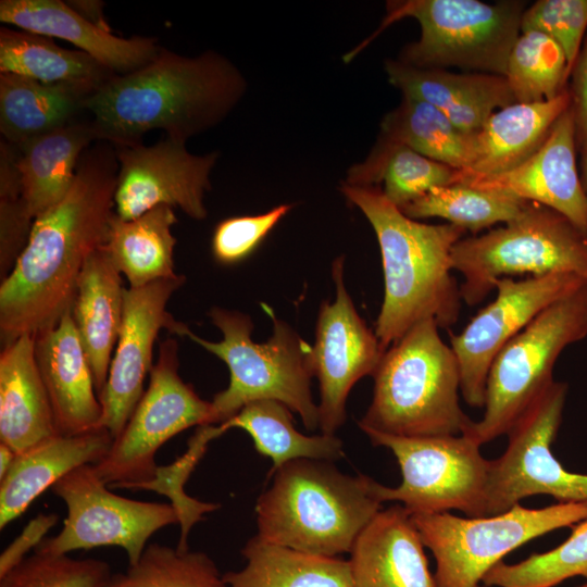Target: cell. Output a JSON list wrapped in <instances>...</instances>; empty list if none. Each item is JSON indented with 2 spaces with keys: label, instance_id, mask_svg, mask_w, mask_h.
<instances>
[{
  "label": "cell",
  "instance_id": "cell-1",
  "mask_svg": "<svg viewBox=\"0 0 587 587\" xmlns=\"http://www.w3.org/2000/svg\"><path fill=\"white\" fill-rule=\"evenodd\" d=\"M117 174L115 147L96 141L82 154L66 195L34 221L25 249L1 280L2 346L53 327L71 311L87 258L107 240Z\"/></svg>",
  "mask_w": 587,
  "mask_h": 587
},
{
  "label": "cell",
  "instance_id": "cell-2",
  "mask_svg": "<svg viewBox=\"0 0 587 587\" xmlns=\"http://www.w3.org/2000/svg\"><path fill=\"white\" fill-rule=\"evenodd\" d=\"M247 88L225 57H187L161 48L147 65L114 75L85 101L98 140L114 147L141 143L150 130L186 142L221 123Z\"/></svg>",
  "mask_w": 587,
  "mask_h": 587
},
{
  "label": "cell",
  "instance_id": "cell-3",
  "mask_svg": "<svg viewBox=\"0 0 587 587\" xmlns=\"http://www.w3.org/2000/svg\"><path fill=\"white\" fill-rule=\"evenodd\" d=\"M365 215L376 235L384 272V300L375 334L384 351L422 321L449 328L460 315L462 296L452 275L451 253L466 230L408 217L376 186L339 187Z\"/></svg>",
  "mask_w": 587,
  "mask_h": 587
},
{
  "label": "cell",
  "instance_id": "cell-4",
  "mask_svg": "<svg viewBox=\"0 0 587 587\" xmlns=\"http://www.w3.org/2000/svg\"><path fill=\"white\" fill-rule=\"evenodd\" d=\"M255 503L257 536L323 557L349 553L382 510L376 480L344 474L333 462L292 460L267 475Z\"/></svg>",
  "mask_w": 587,
  "mask_h": 587
},
{
  "label": "cell",
  "instance_id": "cell-5",
  "mask_svg": "<svg viewBox=\"0 0 587 587\" xmlns=\"http://www.w3.org/2000/svg\"><path fill=\"white\" fill-rule=\"evenodd\" d=\"M433 320L414 325L383 354L373 374L362 430L402 437L461 435L472 424L459 401L457 357Z\"/></svg>",
  "mask_w": 587,
  "mask_h": 587
},
{
  "label": "cell",
  "instance_id": "cell-6",
  "mask_svg": "<svg viewBox=\"0 0 587 587\" xmlns=\"http://www.w3.org/2000/svg\"><path fill=\"white\" fill-rule=\"evenodd\" d=\"M267 312L273 334L263 344L251 338L250 316L218 307L212 308L209 316L223 335L221 341L205 340L190 329L186 334L229 370L227 388L211 401L213 424L229 420L248 403L276 400L298 413L308 430H314L319 427V409L311 392V346L286 322Z\"/></svg>",
  "mask_w": 587,
  "mask_h": 587
},
{
  "label": "cell",
  "instance_id": "cell-7",
  "mask_svg": "<svg viewBox=\"0 0 587 587\" xmlns=\"http://www.w3.org/2000/svg\"><path fill=\"white\" fill-rule=\"evenodd\" d=\"M452 268L462 274V300L483 301L498 279L569 273L587 280V236L561 213L528 201L502 227L459 240Z\"/></svg>",
  "mask_w": 587,
  "mask_h": 587
},
{
  "label": "cell",
  "instance_id": "cell-8",
  "mask_svg": "<svg viewBox=\"0 0 587 587\" xmlns=\"http://www.w3.org/2000/svg\"><path fill=\"white\" fill-rule=\"evenodd\" d=\"M587 337V282L540 312L494 359L484 414L463 433L479 446L507 435L553 383L562 351Z\"/></svg>",
  "mask_w": 587,
  "mask_h": 587
},
{
  "label": "cell",
  "instance_id": "cell-9",
  "mask_svg": "<svg viewBox=\"0 0 587 587\" xmlns=\"http://www.w3.org/2000/svg\"><path fill=\"white\" fill-rule=\"evenodd\" d=\"M524 11L521 1H389L383 27L403 17L419 22V40L400 52L398 61L403 64L419 68L457 66L504 76Z\"/></svg>",
  "mask_w": 587,
  "mask_h": 587
},
{
  "label": "cell",
  "instance_id": "cell-10",
  "mask_svg": "<svg viewBox=\"0 0 587 587\" xmlns=\"http://www.w3.org/2000/svg\"><path fill=\"white\" fill-rule=\"evenodd\" d=\"M411 516L435 558L436 587H485V575L511 551L587 520V501L541 509L516 504L484 517H461L450 512Z\"/></svg>",
  "mask_w": 587,
  "mask_h": 587
},
{
  "label": "cell",
  "instance_id": "cell-11",
  "mask_svg": "<svg viewBox=\"0 0 587 587\" xmlns=\"http://www.w3.org/2000/svg\"><path fill=\"white\" fill-rule=\"evenodd\" d=\"M178 367L177 341L167 337L159 346L148 387L124 429L93 464L110 488L138 490L155 477V454L167 440L192 426L213 424L211 401L183 380Z\"/></svg>",
  "mask_w": 587,
  "mask_h": 587
},
{
  "label": "cell",
  "instance_id": "cell-12",
  "mask_svg": "<svg viewBox=\"0 0 587 587\" xmlns=\"http://www.w3.org/2000/svg\"><path fill=\"white\" fill-rule=\"evenodd\" d=\"M374 446L389 449L401 472L398 487L378 485L383 502L397 501L411 514L458 510L467 517L485 516L490 460L464 434L402 437L363 430Z\"/></svg>",
  "mask_w": 587,
  "mask_h": 587
},
{
  "label": "cell",
  "instance_id": "cell-13",
  "mask_svg": "<svg viewBox=\"0 0 587 587\" xmlns=\"http://www.w3.org/2000/svg\"><path fill=\"white\" fill-rule=\"evenodd\" d=\"M567 390L566 383L553 380L508 432L505 451L490 460L485 516L507 512L533 496H550L558 503L587 501V475L567 471L551 450Z\"/></svg>",
  "mask_w": 587,
  "mask_h": 587
},
{
  "label": "cell",
  "instance_id": "cell-14",
  "mask_svg": "<svg viewBox=\"0 0 587 587\" xmlns=\"http://www.w3.org/2000/svg\"><path fill=\"white\" fill-rule=\"evenodd\" d=\"M99 477L92 464L82 465L52 487L66 507L61 530L46 538L35 551L67 554L98 547H120L136 563L158 530L178 524L171 503L118 496Z\"/></svg>",
  "mask_w": 587,
  "mask_h": 587
},
{
  "label": "cell",
  "instance_id": "cell-15",
  "mask_svg": "<svg viewBox=\"0 0 587 587\" xmlns=\"http://www.w3.org/2000/svg\"><path fill=\"white\" fill-rule=\"evenodd\" d=\"M586 282L569 273L496 282V298L461 333L450 336L461 395L469 405L484 408L489 370L500 350L547 307Z\"/></svg>",
  "mask_w": 587,
  "mask_h": 587
},
{
  "label": "cell",
  "instance_id": "cell-16",
  "mask_svg": "<svg viewBox=\"0 0 587 587\" xmlns=\"http://www.w3.org/2000/svg\"><path fill=\"white\" fill-rule=\"evenodd\" d=\"M344 271L345 258L338 257L332 265L336 297L333 302H322L311 346L312 372L321 394L319 428L328 435H335L346 421L351 388L362 377L373 376L385 353L375 330L359 315Z\"/></svg>",
  "mask_w": 587,
  "mask_h": 587
},
{
  "label": "cell",
  "instance_id": "cell-17",
  "mask_svg": "<svg viewBox=\"0 0 587 587\" xmlns=\"http://www.w3.org/2000/svg\"><path fill=\"white\" fill-rule=\"evenodd\" d=\"M185 143L165 137L152 146L115 147L114 210L118 217L133 220L160 205L179 208L193 220L208 216L204 196L211 189L210 174L220 153L192 154Z\"/></svg>",
  "mask_w": 587,
  "mask_h": 587
},
{
  "label": "cell",
  "instance_id": "cell-18",
  "mask_svg": "<svg viewBox=\"0 0 587 587\" xmlns=\"http://www.w3.org/2000/svg\"><path fill=\"white\" fill-rule=\"evenodd\" d=\"M178 275L124 290L123 321L105 386L99 396L100 426L113 438L124 429L145 392V380L153 366V347L163 328L186 336L189 330L166 311L172 295L184 285Z\"/></svg>",
  "mask_w": 587,
  "mask_h": 587
},
{
  "label": "cell",
  "instance_id": "cell-19",
  "mask_svg": "<svg viewBox=\"0 0 587 587\" xmlns=\"http://www.w3.org/2000/svg\"><path fill=\"white\" fill-rule=\"evenodd\" d=\"M576 150L575 125L569 107L541 147L525 162L505 173L465 184L548 207L587 236V191L578 175Z\"/></svg>",
  "mask_w": 587,
  "mask_h": 587
},
{
  "label": "cell",
  "instance_id": "cell-20",
  "mask_svg": "<svg viewBox=\"0 0 587 587\" xmlns=\"http://www.w3.org/2000/svg\"><path fill=\"white\" fill-rule=\"evenodd\" d=\"M34 338L58 433L71 436L100 428L102 405L71 311Z\"/></svg>",
  "mask_w": 587,
  "mask_h": 587
},
{
  "label": "cell",
  "instance_id": "cell-21",
  "mask_svg": "<svg viewBox=\"0 0 587 587\" xmlns=\"http://www.w3.org/2000/svg\"><path fill=\"white\" fill-rule=\"evenodd\" d=\"M0 21L74 45L117 75L134 72L160 52L152 37L123 38L87 21L61 0H1Z\"/></svg>",
  "mask_w": 587,
  "mask_h": 587
},
{
  "label": "cell",
  "instance_id": "cell-22",
  "mask_svg": "<svg viewBox=\"0 0 587 587\" xmlns=\"http://www.w3.org/2000/svg\"><path fill=\"white\" fill-rule=\"evenodd\" d=\"M424 547L403 505L380 510L349 552L352 587H436Z\"/></svg>",
  "mask_w": 587,
  "mask_h": 587
},
{
  "label": "cell",
  "instance_id": "cell-23",
  "mask_svg": "<svg viewBox=\"0 0 587 587\" xmlns=\"http://www.w3.org/2000/svg\"><path fill=\"white\" fill-rule=\"evenodd\" d=\"M385 70L403 96L430 103L470 135L478 133L496 111L516 102L501 75L419 68L398 60H387Z\"/></svg>",
  "mask_w": 587,
  "mask_h": 587
},
{
  "label": "cell",
  "instance_id": "cell-24",
  "mask_svg": "<svg viewBox=\"0 0 587 587\" xmlns=\"http://www.w3.org/2000/svg\"><path fill=\"white\" fill-rule=\"evenodd\" d=\"M114 438L103 427L78 434L55 435L20 452L0 480V529L22 515L45 490L73 470L96 464Z\"/></svg>",
  "mask_w": 587,
  "mask_h": 587
},
{
  "label": "cell",
  "instance_id": "cell-25",
  "mask_svg": "<svg viewBox=\"0 0 587 587\" xmlns=\"http://www.w3.org/2000/svg\"><path fill=\"white\" fill-rule=\"evenodd\" d=\"M571 103L569 88L554 99L515 102L496 111L474 135L471 165L458 171L454 184L505 173L530 158L545 142Z\"/></svg>",
  "mask_w": 587,
  "mask_h": 587
},
{
  "label": "cell",
  "instance_id": "cell-26",
  "mask_svg": "<svg viewBox=\"0 0 587 587\" xmlns=\"http://www.w3.org/2000/svg\"><path fill=\"white\" fill-rule=\"evenodd\" d=\"M2 347L0 442L20 453L59 433L36 363L34 335H23Z\"/></svg>",
  "mask_w": 587,
  "mask_h": 587
},
{
  "label": "cell",
  "instance_id": "cell-27",
  "mask_svg": "<svg viewBox=\"0 0 587 587\" xmlns=\"http://www.w3.org/2000/svg\"><path fill=\"white\" fill-rule=\"evenodd\" d=\"M122 274L99 248L86 260L71 308L98 397L101 395L117 342L124 309Z\"/></svg>",
  "mask_w": 587,
  "mask_h": 587
},
{
  "label": "cell",
  "instance_id": "cell-28",
  "mask_svg": "<svg viewBox=\"0 0 587 587\" xmlns=\"http://www.w3.org/2000/svg\"><path fill=\"white\" fill-rule=\"evenodd\" d=\"M98 141L90 122L75 121L17 148L23 197L36 220L70 190L82 154Z\"/></svg>",
  "mask_w": 587,
  "mask_h": 587
},
{
  "label": "cell",
  "instance_id": "cell-29",
  "mask_svg": "<svg viewBox=\"0 0 587 587\" xmlns=\"http://www.w3.org/2000/svg\"><path fill=\"white\" fill-rule=\"evenodd\" d=\"M90 91L71 85L45 84L25 76L0 73V133L21 147L73 122Z\"/></svg>",
  "mask_w": 587,
  "mask_h": 587
},
{
  "label": "cell",
  "instance_id": "cell-30",
  "mask_svg": "<svg viewBox=\"0 0 587 587\" xmlns=\"http://www.w3.org/2000/svg\"><path fill=\"white\" fill-rule=\"evenodd\" d=\"M177 222L174 210L160 205L133 220L113 214L107 240L101 247L129 287L177 276L174 271L176 238L172 227Z\"/></svg>",
  "mask_w": 587,
  "mask_h": 587
},
{
  "label": "cell",
  "instance_id": "cell-31",
  "mask_svg": "<svg viewBox=\"0 0 587 587\" xmlns=\"http://www.w3.org/2000/svg\"><path fill=\"white\" fill-rule=\"evenodd\" d=\"M243 567L223 574L225 587H352L348 560L305 553L251 537Z\"/></svg>",
  "mask_w": 587,
  "mask_h": 587
},
{
  "label": "cell",
  "instance_id": "cell-32",
  "mask_svg": "<svg viewBox=\"0 0 587 587\" xmlns=\"http://www.w3.org/2000/svg\"><path fill=\"white\" fill-rule=\"evenodd\" d=\"M0 73L76 86L91 93L117 75L80 50L65 49L50 37L8 27L0 28Z\"/></svg>",
  "mask_w": 587,
  "mask_h": 587
},
{
  "label": "cell",
  "instance_id": "cell-33",
  "mask_svg": "<svg viewBox=\"0 0 587 587\" xmlns=\"http://www.w3.org/2000/svg\"><path fill=\"white\" fill-rule=\"evenodd\" d=\"M397 146L459 171L466 170L474 157V135L459 129L430 103L407 96L383 118L374 149Z\"/></svg>",
  "mask_w": 587,
  "mask_h": 587
},
{
  "label": "cell",
  "instance_id": "cell-34",
  "mask_svg": "<svg viewBox=\"0 0 587 587\" xmlns=\"http://www.w3.org/2000/svg\"><path fill=\"white\" fill-rule=\"evenodd\" d=\"M290 409L276 400H259L245 405L221 423L226 430L241 428L252 438L257 451L272 460L268 474L298 459L334 462L345 457L344 444L336 435L307 436L294 425Z\"/></svg>",
  "mask_w": 587,
  "mask_h": 587
},
{
  "label": "cell",
  "instance_id": "cell-35",
  "mask_svg": "<svg viewBox=\"0 0 587 587\" xmlns=\"http://www.w3.org/2000/svg\"><path fill=\"white\" fill-rule=\"evenodd\" d=\"M457 168L397 146L374 149L364 162L349 168L345 183L370 187L384 183V196L400 210L430 189L454 184Z\"/></svg>",
  "mask_w": 587,
  "mask_h": 587
},
{
  "label": "cell",
  "instance_id": "cell-36",
  "mask_svg": "<svg viewBox=\"0 0 587 587\" xmlns=\"http://www.w3.org/2000/svg\"><path fill=\"white\" fill-rule=\"evenodd\" d=\"M528 201L466 184L436 187L401 209L408 217H441L474 235L514 218Z\"/></svg>",
  "mask_w": 587,
  "mask_h": 587
},
{
  "label": "cell",
  "instance_id": "cell-37",
  "mask_svg": "<svg viewBox=\"0 0 587 587\" xmlns=\"http://www.w3.org/2000/svg\"><path fill=\"white\" fill-rule=\"evenodd\" d=\"M569 76L565 53L555 40L540 32H521L504 74L516 102L554 99L567 88Z\"/></svg>",
  "mask_w": 587,
  "mask_h": 587
},
{
  "label": "cell",
  "instance_id": "cell-38",
  "mask_svg": "<svg viewBox=\"0 0 587 587\" xmlns=\"http://www.w3.org/2000/svg\"><path fill=\"white\" fill-rule=\"evenodd\" d=\"M102 587H225V582L207 553L152 542L136 563L112 573Z\"/></svg>",
  "mask_w": 587,
  "mask_h": 587
},
{
  "label": "cell",
  "instance_id": "cell-39",
  "mask_svg": "<svg viewBox=\"0 0 587 587\" xmlns=\"http://www.w3.org/2000/svg\"><path fill=\"white\" fill-rule=\"evenodd\" d=\"M587 579V520L579 522L555 548L508 564L499 562L484 577L485 587H553L563 580Z\"/></svg>",
  "mask_w": 587,
  "mask_h": 587
},
{
  "label": "cell",
  "instance_id": "cell-40",
  "mask_svg": "<svg viewBox=\"0 0 587 587\" xmlns=\"http://www.w3.org/2000/svg\"><path fill=\"white\" fill-rule=\"evenodd\" d=\"M226 432L222 424L198 426L188 440L186 452L168 465H159L155 477L138 488V490L159 492L170 499V503L178 515L180 534L177 548L179 549H189L188 536L192 526L202 521L204 514L221 508L220 503L203 502L189 497L184 486L207 452L209 442Z\"/></svg>",
  "mask_w": 587,
  "mask_h": 587
},
{
  "label": "cell",
  "instance_id": "cell-41",
  "mask_svg": "<svg viewBox=\"0 0 587 587\" xmlns=\"http://www.w3.org/2000/svg\"><path fill=\"white\" fill-rule=\"evenodd\" d=\"M111 575L102 560L34 551L0 577V587H102Z\"/></svg>",
  "mask_w": 587,
  "mask_h": 587
},
{
  "label": "cell",
  "instance_id": "cell-42",
  "mask_svg": "<svg viewBox=\"0 0 587 587\" xmlns=\"http://www.w3.org/2000/svg\"><path fill=\"white\" fill-rule=\"evenodd\" d=\"M17 148L0 143V277L4 279L25 249L34 218L29 215L17 166Z\"/></svg>",
  "mask_w": 587,
  "mask_h": 587
},
{
  "label": "cell",
  "instance_id": "cell-43",
  "mask_svg": "<svg viewBox=\"0 0 587 587\" xmlns=\"http://www.w3.org/2000/svg\"><path fill=\"white\" fill-rule=\"evenodd\" d=\"M586 29L587 0H539L525 9L521 22V32H540L560 45L570 75Z\"/></svg>",
  "mask_w": 587,
  "mask_h": 587
},
{
  "label": "cell",
  "instance_id": "cell-44",
  "mask_svg": "<svg viewBox=\"0 0 587 587\" xmlns=\"http://www.w3.org/2000/svg\"><path fill=\"white\" fill-rule=\"evenodd\" d=\"M291 209V204L284 203L262 214L221 221L212 236L211 247L215 261L230 265L247 259Z\"/></svg>",
  "mask_w": 587,
  "mask_h": 587
},
{
  "label": "cell",
  "instance_id": "cell-45",
  "mask_svg": "<svg viewBox=\"0 0 587 587\" xmlns=\"http://www.w3.org/2000/svg\"><path fill=\"white\" fill-rule=\"evenodd\" d=\"M59 515L55 513H39L33 517L26 526L1 552L0 577L5 575L25 558L30 550L46 539L48 532L58 523Z\"/></svg>",
  "mask_w": 587,
  "mask_h": 587
},
{
  "label": "cell",
  "instance_id": "cell-46",
  "mask_svg": "<svg viewBox=\"0 0 587 587\" xmlns=\"http://www.w3.org/2000/svg\"><path fill=\"white\" fill-rule=\"evenodd\" d=\"M569 88L571 96L570 110L573 115L576 145L579 152L587 153V39L574 63Z\"/></svg>",
  "mask_w": 587,
  "mask_h": 587
},
{
  "label": "cell",
  "instance_id": "cell-47",
  "mask_svg": "<svg viewBox=\"0 0 587 587\" xmlns=\"http://www.w3.org/2000/svg\"><path fill=\"white\" fill-rule=\"evenodd\" d=\"M66 3L87 21L100 28L112 32L103 17V2L98 0H74Z\"/></svg>",
  "mask_w": 587,
  "mask_h": 587
},
{
  "label": "cell",
  "instance_id": "cell-48",
  "mask_svg": "<svg viewBox=\"0 0 587 587\" xmlns=\"http://www.w3.org/2000/svg\"><path fill=\"white\" fill-rule=\"evenodd\" d=\"M16 454L10 446L0 442V480L4 478L12 467Z\"/></svg>",
  "mask_w": 587,
  "mask_h": 587
},
{
  "label": "cell",
  "instance_id": "cell-49",
  "mask_svg": "<svg viewBox=\"0 0 587 587\" xmlns=\"http://www.w3.org/2000/svg\"><path fill=\"white\" fill-rule=\"evenodd\" d=\"M583 161V185L585 190L587 191V153L582 155Z\"/></svg>",
  "mask_w": 587,
  "mask_h": 587
},
{
  "label": "cell",
  "instance_id": "cell-50",
  "mask_svg": "<svg viewBox=\"0 0 587 587\" xmlns=\"http://www.w3.org/2000/svg\"><path fill=\"white\" fill-rule=\"evenodd\" d=\"M578 587H587V582Z\"/></svg>",
  "mask_w": 587,
  "mask_h": 587
}]
</instances>
